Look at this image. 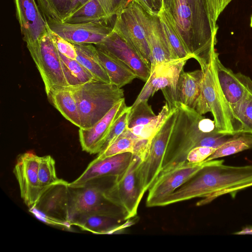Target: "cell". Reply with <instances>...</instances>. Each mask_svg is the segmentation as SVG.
<instances>
[{
	"label": "cell",
	"instance_id": "obj_1",
	"mask_svg": "<svg viewBox=\"0 0 252 252\" xmlns=\"http://www.w3.org/2000/svg\"><path fill=\"white\" fill-rule=\"evenodd\" d=\"M223 160H212L159 204L165 206L194 198L203 199L197 206L207 204L225 194L234 198L236 193L252 186V165H223Z\"/></svg>",
	"mask_w": 252,
	"mask_h": 252
},
{
	"label": "cell",
	"instance_id": "obj_2",
	"mask_svg": "<svg viewBox=\"0 0 252 252\" xmlns=\"http://www.w3.org/2000/svg\"><path fill=\"white\" fill-rule=\"evenodd\" d=\"M176 106L177 115L160 172L187 161L189 152L203 138L218 133L214 120L182 103L176 102Z\"/></svg>",
	"mask_w": 252,
	"mask_h": 252
},
{
	"label": "cell",
	"instance_id": "obj_3",
	"mask_svg": "<svg viewBox=\"0 0 252 252\" xmlns=\"http://www.w3.org/2000/svg\"><path fill=\"white\" fill-rule=\"evenodd\" d=\"M68 87L76 100L82 128L92 127L125 98L122 89L96 80Z\"/></svg>",
	"mask_w": 252,
	"mask_h": 252
},
{
	"label": "cell",
	"instance_id": "obj_4",
	"mask_svg": "<svg viewBox=\"0 0 252 252\" xmlns=\"http://www.w3.org/2000/svg\"><path fill=\"white\" fill-rule=\"evenodd\" d=\"M116 177H104L90 181L82 187H69V215L71 225L77 218L90 214H103L127 220L125 210L109 200L104 193Z\"/></svg>",
	"mask_w": 252,
	"mask_h": 252
},
{
	"label": "cell",
	"instance_id": "obj_5",
	"mask_svg": "<svg viewBox=\"0 0 252 252\" xmlns=\"http://www.w3.org/2000/svg\"><path fill=\"white\" fill-rule=\"evenodd\" d=\"M213 55L211 61L201 67L203 72V96L213 115L219 133L233 135L243 133V124L235 114L220 85L214 65Z\"/></svg>",
	"mask_w": 252,
	"mask_h": 252
},
{
	"label": "cell",
	"instance_id": "obj_6",
	"mask_svg": "<svg viewBox=\"0 0 252 252\" xmlns=\"http://www.w3.org/2000/svg\"><path fill=\"white\" fill-rule=\"evenodd\" d=\"M147 13L130 0L116 15L113 31L132 47L151 68V56L147 39Z\"/></svg>",
	"mask_w": 252,
	"mask_h": 252
},
{
	"label": "cell",
	"instance_id": "obj_7",
	"mask_svg": "<svg viewBox=\"0 0 252 252\" xmlns=\"http://www.w3.org/2000/svg\"><path fill=\"white\" fill-rule=\"evenodd\" d=\"M189 58L175 59L160 63L151 68L146 83L132 104L148 100L158 90H161L170 110L176 107L179 79Z\"/></svg>",
	"mask_w": 252,
	"mask_h": 252
},
{
	"label": "cell",
	"instance_id": "obj_8",
	"mask_svg": "<svg viewBox=\"0 0 252 252\" xmlns=\"http://www.w3.org/2000/svg\"><path fill=\"white\" fill-rule=\"evenodd\" d=\"M27 47L41 75L46 94L55 87H66L59 51L48 32Z\"/></svg>",
	"mask_w": 252,
	"mask_h": 252
},
{
	"label": "cell",
	"instance_id": "obj_9",
	"mask_svg": "<svg viewBox=\"0 0 252 252\" xmlns=\"http://www.w3.org/2000/svg\"><path fill=\"white\" fill-rule=\"evenodd\" d=\"M177 115L176 107L171 110L164 123L152 139L147 156L139 166L137 175L143 195L155 182L161 169Z\"/></svg>",
	"mask_w": 252,
	"mask_h": 252
},
{
	"label": "cell",
	"instance_id": "obj_10",
	"mask_svg": "<svg viewBox=\"0 0 252 252\" xmlns=\"http://www.w3.org/2000/svg\"><path fill=\"white\" fill-rule=\"evenodd\" d=\"M69 200V183L63 180L42 193L29 211L48 224L70 228Z\"/></svg>",
	"mask_w": 252,
	"mask_h": 252
},
{
	"label": "cell",
	"instance_id": "obj_11",
	"mask_svg": "<svg viewBox=\"0 0 252 252\" xmlns=\"http://www.w3.org/2000/svg\"><path fill=\"white\" fill-rule=\"evenodd\" d=\"M142 161L139 158L134 155L126 171L117 177L104 192L109 200L125 210L127 220L137 216L138 206L144 195L137 175Z\"/></svg>",
	"mask_w": 252,
	"mask_h": 252
},
{
	"label": "cell",
	"instance_id": "obj_12",
	"mask_svg": "<svg viewBox=\"0 0 252 252\" xmlns=\"http://www.w3.org/2000/svg\"><path fill=\"white\" fill-rule=\"evenodd\" d=\"M208 161L190 163L187 160L166 171L159 172L157 178L148 189L146 206L158 207L167 196L189 180Z\"/></svg>",
	"mask_w": 252,
	"mask_h": 252
},
{
	"label": "cell",
	"instance_id": "obj_13",
	"mask_svg": "<svg viewBox=\"0 0 252 252\" xmlns=\"http://www.w3.org/2000/svg\"><path fill=\"white\" fill-rule=\"evenodd\" d=\"M191 10L196 41L195 59L200 66L209 63L216 52L217 34L219 28L210 21L205 0H187Z\"/></svg>",
	"mask_w": 252,
	"mask_h": 252
},
{
	"label": "cell",
	"instance_id": "obj_14",
	"mask_svg": "<svg viewBox=\"0 0 252 252\" xmlns=\"http://www.w3.org/2000/svg\"><path fill=\"white\" fill-rule=\"evenodd\" d=\"M47 23L51 31L73 44H99L113 30L102 22L69 24L48 20Z\"/></svg>",
	"mask_w": 252,
	"mask_h": 252
},
{
	"label": "cell",
	"instance_id": "obj_15",
	"mask_svg": "<svg viewBox=\"0 0 252 252\" xmlns=\"http://www.w3.org/2000/svg\"><path fill=\"white\" fill-rule=\"evenodd\" d=\"M39 158L32 152L23 153L18 156L13 169L21 198L29 209L35 205L40 196L38 174Z\"/></svg>",
	"mask_w": 252,
	"mask_h": 252
},
{
	"label": "cell",
	"instance_id": "obj_16",
	"mask_svg": "<svg viewBox=\"0 0 252 252\" xmlns=\"http://www.w3.org/2000/svg\"><path fill=\"white\" fill-rule=\"evenodd\" d=\"M94 45L123 63L133 71L137 78L144 81L148 80L151 68L139 54L113 31L103 41Z\"/></svg>",
	"mask_w": 252,
	"mask_h": 252
},
{
	"label": "cell",
	"instance_id": "obj_17",
	"mask_svg": "<svg viewBox=\"0 0 252 252\" xmlns=\"http://www.w3.org/2000/svg\"><path fill=\"white\" fill-rule=\"evenodd\" d=\"M213 60L220 85L232 108L252 94V80L249 76L241 72L234 73L224 66L217 52L213 55Z\"/></svg>",
	"mask_w": 252,
	"mask_h": 252
},
{
	"label": "cell",
	"instance_id": "obj_18",
	"mask_svg": "<svg viewBox=\"0 0 252 252\" xmlns=\"http://www.w3.org/2000/svg\"><path fill=\"white\" fill-rule=\"evenodd\" d=\"M133 156L132 153L126 152L102 159L96 158L79 177L69 183V186L72 188L80 187L96 179L120 176L126 171Z\"/></svg>",
	"mask_w": 252,
	"mask_h": 252
},
{
	"label": "cell",
	"instance_id": "obj_19",
	"mask_svg": "<svg viewBox=\"0 0 252 252\" xmlns=\"http://www.w3.org/2000/svg\"><path fill=\"white\" fill-rule=\"evenodd\" d=\"M127 107L124 98L92 127L79 128V140L82 150L90 154H98L114 124Z\"/></svg>",
	"mask_w": 252,
	"mask_h": 252
},
{
	"label": "cell",
	"instance_id": "obj_20",
	"mask_svg": "<svg viewBox=\"0 0 252 252\" xmlns=\"http://www.w3.org/2000/svg\"><path fill=\"white\" fill-rule=\"evenodd\" d=\"M16 16L26 44L37 40L49 30L47 21L35 0H14Z\"/></svg>",
	"mask_w": 252,
	"mask_h": 252
},
{
	"label": "cell",
	"instance_id": "obj_21",
	"mask_svg": "<svg viewBox=\"0 0 252 252\" xmlns=\"http://www.w3.org/2000/svg\"><path fill=\"white\" fill-rule=\"evenodd\" d=\"M145 27L151 56V68L160 63L175 60L164 36L158 14L147 13Z\"/></svg>",
	"mask_w": 252,
	"mask_h": 252
},
{
	"label": "cell",
	"instance_id": "obj_22",
	"mask_svg": "<svg viewBox=\"0 0 252 252\" xmlns=\"http://www.w3.org/2000/svg\"><path fill=\"white\" fill-rule=\"evenodd\" d=\"M132 220H124L117 218L100 214H90L75 219L72 225L94 234H111L121 231L132 224Z\"/></svg>",
	"mask_w": 252,
	"mask_h": 252
},
{
	"label": "cell",
	"instance_id": "obj_23",
	"mask_svg": "<svg viewBox=\"0 0 252 252\" xmlns=\"http://www.w3.org/2000/svg\"><path fill=\"white\" fill-rule=\"evenodd\" d=\"M157 14L173 59L193 58L184 44L172 13L162 7Z\"/></svg>",
	"mask_w": 252,
	"mask_h": 252
},
{
	"label": "cell",
	"instance_id": "obj_24",
	"mask_svg": "<svg viewBox=\"0 0 252 252\" xmlns=\"http://www.w3.org/2000/svg\"><path fill=\"white\" fill-rule=\"evenodd\" d=\"M203 72L201 69L193 71H182L177 86V102L195 109L202 96L201 82Z\"/></svg>",
	"mask_w": 252,
	"mask_h": 252
},
{
	"label": "cell",
	"instance_id": "obj_25",
	"mask_svg": "<svg viewBox=\"0 0 252 252\" xmlns=\"http://www.w3.org/2000/svg\"><path fill=\"white\" fill-rule=\"evenodd\" d=\"M172 14L184 44L194 59L196 41L191 10L187 0H173Z\"/></svg>",
	"mask_w": 252,
	"mask_h": 252
},
{
	"label": "cell",
	"instance_id": "obj_26",
	"mask_svg": "<svg viewBox=\"0 0 252 252\" xmlns=\"http://www.w3.org/2000/svg\"><path fill=\"white\" fill-rule=\"evenodd\" d=\"M49 101L68 121L80 127V120L75 97L68 87H55L47 94Z\"/></svg>",
	"mask_w": 252,
	"mask_h": 252
},
{
	"label": "cell",
	"instance_id": "obj_27",
	"mask_svg": "<svg viewBox=\"0 0 252 252\" xmlns=\"http://www.w3.org/2000/svg\"><path fill=\"white\" fill-rule=\"evenodd\" d=\"M97 52L111 84L121 88L137 78L133 71L122 62L97 48Z\"/></svg>",
	"mask_w": 252,
	"mask_h": 252
},
{
	"label": "cell",
	"instance_id": "obj_28",
	"mask_svg": "<svg viewBox=\"0 0 252 252\" xmlns=\"http://www.w3.org/2000/svg\"><path fill=\"white\" fill-rule=\"evenodd\" d=\"M76 60L85 67L97 81L111 83L108 75L98 57L97 48L92 44H74Z\"/></svg>",
	"mask_w": 252,
	"mask_h": 252
},
{
	"label": "cell",
	"instance_id": "obj_29",
	"mask_svg": "<svg viewBox=\"0 0 252 252\" xmlns=\"http://www.w3.org/2000/svg\"><path fill=\"white\" fill-rule=\"evenodd\" d=\"M110 19L99 0H89L65 17L62 22L69 24L93 22L108 23Z\"/></svg>",
	"mask_w": 252,
	"mask_h": 252
},
{
	"label": "cell",
	"instance_id": "obj_30",
	"mask_svg": "<svg viewBox=\"0 0 252 252\" xmlns=\"http://www.w3.org/2000/svg\"><path fill=\"white\" fill-rule=\"evenodd\" d=\"M59 53L67 87L78 86L95 80L91 73L76 60L69 59Z\"/></svg>",
	"mask_w": 252,
	"mask_h": 252
},
{
	"label": "cell",
	"instance_id": "obj_31",
	"mask_svg": "<svg viewBox=\"0 0 252 252\" xmlns=\"http://www.w3.org/2000/svg\"><path fill=\"white\" fill-rule=\"evenodd\" d=\"M252 148V134L239 133L232 135L204 161L215 160Z\"/></svg>",
	"mask_w": 252,
	"mask_h": 252
},
{
	"label": "cell",
	"instance_id": "obj_32",
	"mask_svg": "<svg viewBox=\"0 0 252 252\" xmlns=\"http://www.w3.org/2000/svg\"><path fill=\"white\" fill-rule=\"evenodd\" d=\"M138 138L127 129L104 151L98 154L96 158L102 159L116 155L129 152L135 155Z\"/></svg>",
	"mask_w": 252,
	"mask_h": 252
},
{
	"label": "cell",
	"instance_id": "obj_33",
	"mask_svg": "<svg viewBox=\"0 0 252 252\" xmlns=\"http://www.w3.org/2000/svg\"><path fill=\"white\" fill-rule=\"evenodd\" d=\"M170 111L165 103L157 116L148 123L127 128L137 137L151 141L164 123Z\"/></svg>",
	"mask_w": 252,
	"mask_h": 252
},
{
	"label": "cell",
	"instance_id": "obj_34",
	"mask_svg": "<svg viewBox=\"0 0 252 252\" xmlns=\"http://www.w3.org/2000/svg\"><path fill=\"white\" fill-rule=\"evenodd\" d=\"M38 174L40 195L50 187L63 180L58 178L55 161L49 155L40 157Z\"/></svg>",
	"mask_w": 252,
	"mask_h": 252
},
{
	"label": "cell",
	"instance_id": "obj_35",
	"mask_svg": "<svg viewBox=\"0 0 252 252\" xmlns=\"http://www.w3.org/2000/svg\"><path fill=\"white\" fill-rule=\"evenodd\" d=\"M131 109L128 116L127 127L145 125L157 115L154 113L148 100L142 101L135 105L130 106Z\"/></svg>",
	"mask_w": 252,
	"mask_h": 252
},
{
	"label": "cell",
	"instance_id": "obj_36",
	"mask_svg": "<svg viewBox=\"0 0 252 252\" xmlns=\"http://www.w3.org/2000/svg\"><path fill=\"white\" fill-rule=\"evenodd\" d=\"M232 109L243 124V133L252 134V94L243 99Z\"/></svg>",
	"mask_w": 252,
	"mask_h": 252
},
{
	"label": "cell",
	"instance_id": "obj_37",
	"mask_svg": "<svg viewBox=\"0 0 252 252\" xmlns=\"http://www.w3.org/2000/svg\"><path fill=\"white\" fill-rule=\"evenodd\" d=\"M130 109L131 107L127 106L115 122L109 133L105 138L100 152L99 153L104 151L127 129L128 116Z\"/></svg>",
	"mask_w": 252,
	"mask_h": 252
},
{
	"label": "cell",
	"instance_id": "obj_38",
	"mask_svg": "<svg viewBox=\"0 0 252 252\" xmlns=\"http://www.w3.org/2000/svg\"><path fill=\"white\" fill-rule=\"evenodd\" d=\"M54 20L60 21L71 12L74 0H48Z\"/></svg>",
	"mask_w": 252,
	"mask_h": 252
},
{
	"label": "cell",
	"instance_id": "obj_39",
	"mask_svg": "<svg viewBox=\"0 0 252 252\" xmlns=\"http://www.w3.org/2000/svg\"><path fill=\"white\" fill-rule=\"evenodd\" d=\"M232 0H205L207 12L213 26L219 28L217 21L220 14Z\"/></svg>",
	"mask_w": 252,
	"mask_h": 252
},
{
	"label": "cell",
	"instance_id": "obj_40",
	"mask_svg": "<svg viewBox=\"0 0 252 252\" xmlns=\"http://www.w3.org/2000/svg\"><path fill=\"white\" fill-rule=\"evenodd\" d=\"M50 31L58 51L69 59L76 60L77 54L74 44Z\"/></svg>",
	"mask_w": 252,
	"mask_h": 252
},
{
	"label": "cell",
	"instance_id": "obj_41",
	"mask_svg": "<svg viewBox=\"0 0 252 252\" xmlns=\"http://www.w3.org/2000/svg\"><path fill=\"white\" fill-rule=\"evenodd\" d=\"M216 149L210 147H196L189 152L187 157V160L190 163L201 162L212 155Z\"/></svg>",
	"mask_w": 252,
	"mask_h": 252
},
{
	"label": "cell",
	"instance_id": "obj_42",
	"mask_svg": "<svg viewBox=\"0 0 252 252\" xmlns=\"http://www.w3.org/2000/svg\"><path fill=\"white\" fill-rule=\"evenodd\" d=\"M130 0H99L108 16L111 18L118 13Z\"/></svg>",
	"mask_w": 252,
	"mask_h": 252
},
{
	"label": "cell",
	"instance_id": "obj_43",
	"mask_svg": "<svg viewBox=\"0 0 252 252\" xmlns=\"http://www.w3.org/2000/svg\"><path fill=\"white\" fill-rule=\"evenodd\" d=\"M232 135L215 133L203 138L198 143V146H206L217 149Z\"/></svg>",
	"mask_w": 252,
	"mask_h": 252
},
{
	"label": "cell",
	"instance_id": "obj_44",
	"mask_svg": "<svg viewBox=\"0 0 252 252\" xmlns=\"http://www.w3.org/2000/svg\"><path fill=\"white\" fill-rule=\"evenodd\" d=\"M38 6L45 19L54 20L48 0H37Z\"/></svg>",
	"mask_w": 252,
	"mask_h": 252
},
{
	"label": "cell",
	"instance_id": "obj_45",
	"mask_svg": "<svg viewBox=\"0 0 252 252\" xmlns=\"http://www.w3.org/2000/svg\"><path fill=\"white\" fill-rule=\"evenodd\" d=\"M140 5L144 10L150 15L157 14L155 10L152 0H132Z\"/></svg>",
	"mask_w": 252,
	"mask_h": 252
},
{
	"label": "cell",
	"instance_id": "obj_46",
	"mask_svg": "<svg viewBox=\"0 0 252 252\" xmlns=\"http://www.w3.org/2000/svg\"><path fill=\"white\" fill-rule=\"evenodd\" d=\"M88 0H74L70 13L82 6Z\"/></svg>",
	"mask_w": 252,
	"mask_h": 252
},
{
	"label": "cell",
	"instance_id": "obj_47",
	"mask_svg": "<svg viewBox=\"0 0 252 252\" xmlns=\"http://www.w3.org/2000/svg\"><path fill=\"white\" fill-rule=\"evenodd\" d=\"M236 235H252V226H248L243 228L242 230L233 233Z\"/></svg>",
	"mask_w": 252,
	"mask_h": 252
},
{
	"label": "cell",
	"instance_id": "obj_48",
	"mask_svg": "<svg viewBox=\"0 0 252 252\" xmlns=\"http://www.w3.org/2000/svg\"><path fill=\"white\" fill-rule=\"evenodd\" d=\"M173 0H162V7L170 11L171 13L173 10Z\"/></svg>",
	"mask_w": 252,
	"mask_h": 252
},
{
	"label": "cell",
	"instance_id": "obj_49",
	"mask_svg": "<svg viewBox=\"0 0 252 252\" xmlns=\"http://www.w3.org/2000/svg\"><path fill=\"white\" fill-rule=\"evenodd\" d=\"M250 26L252 28V15L251 17V20H250Z\"/></svg>",
	"mask_w": 252,
	"mask_h": 252
}]
</instances>
